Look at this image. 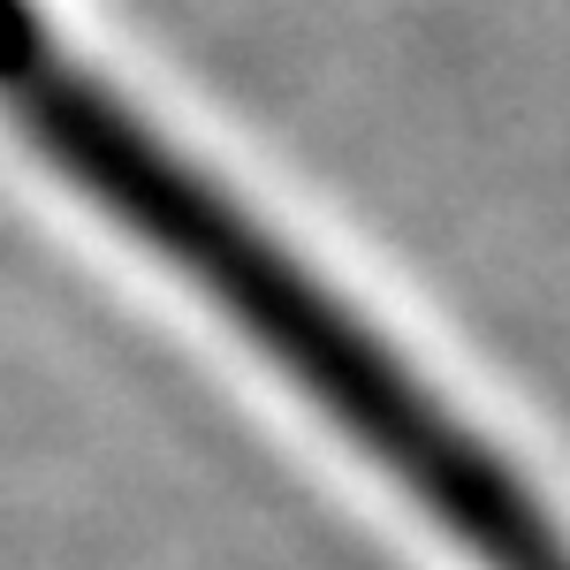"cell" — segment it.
Wrapping results in <instances>:
<instances>
[{
	"mask_svg": "<svg viewBox=\"0 0 570 570\" xmlns=\"http://www.w3.org/2000/svg\"><path fill=\"white\" fill-rule=\"evenodd\" d=\"M0 107L61 176H77L206 305L228 312V327L274 357L289 389L312 395L480 570H570V532L494 456V441L472 434L365 312L198 176L69 46H53L31 0H0Z\"/></svg>",
	"mask_w": 570,
	"mask_h": 570,
	"instance_id": "1",
	"label": "cell"
}]
</instances>
